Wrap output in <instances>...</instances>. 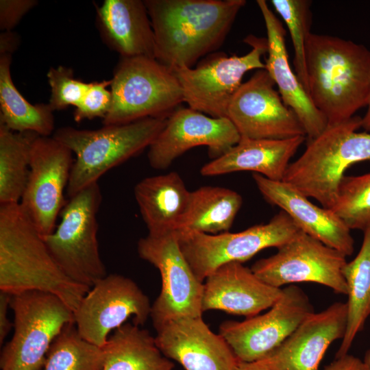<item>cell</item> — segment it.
I'll return each instance as SVG.
<instances>
[{"label": "cell", "mask_w": 370, "mask_h": 370, "mask_svg": "<svg viewBox=\"0 0 370 370\" xmlns=\"http://www.w3.org/2000/svg\"><path fill=\"white\" fill-rule=\"evenodd\" d=\"M156 59L171 70L193 68L225 41L245 0H145Z\"/></svg>", "instance_id": "obj_1"}, {"label": "cell", "mask_w": 370, "mask_h": 370, "mask_svg": "<svg viewBox=\"0 0 370 370\" xmlns=\"http://www.w3.org/2000/svg\"><path fill=\"white\" fill-rule=\"evenodd\" d=\"M308 94L328 125L344 122L370 101V50L310 33L306 46Z\"/></svg>", "instance_id": "obj_2"}, {"label": "cell", "mask_w": 370, "mask_h": 370, "mask_svg": "<svg viewBox=\"0 0 370 370\" xmlns=\"http://www.w3.org/2000/svg\"><path fill=\"white\" fill-rule=\"evenodd\" d=\"M89 290L62 270L19 204L0 205V291L51 293L75 312Z\"/></svg>", "instance_id": "obj_3"}, {"label": "cell", "mask_w": 370, "mask_h": 370, "mask_svg": "<svg viewBox=\"0 0 370 370\" xmlns=\"http://www.w3.org/2000/svg\"><path fill=\"white\" fill-rule=\"evenodd\" d=\"M361 119H351L328 125L309 140L303 153L290 163L282 181L322 207L334 206L345 171L352 164L370 161V132H358Z\"/></svg>", "instance_id": "obj_4"}, {"label": "cell", "mask_w": 370, "mask_h": 370, "mask_svg": "<svg viewBox=\"0 0 370 370\" xmlns=\"http://www.w3.org/2000/svg\"><path fill=\"white\" fill-rule=\"evenodd\" d=\"M167 119L145 118L96 130L70 126L56 130L52 136L76 156L66 188L69 197L98 182L107 171L149 147Z\"/></svg>", "instance_id": "obj_5"}, {"label": "cell", "mask_w": 370, "mask_h": 370, "mask_svg": "<svg viewBox=\"0 0 370 370\" xmlns=\"http://www.w3.org/2000/svg\"><path fill=\"white\" fill-rule=\"evenodd\" d=\"M112 103L103 125L168 119L184 102L173 71L147 57L121 58L111 79Z\"/></svg>", "instance_id": "obj_6"}, {"label": "cell", "mask_w": 370, "mask_h": 370, "mask_svg": "<svg viewBox=\"0 0 370 370\" xmlns=\"http://www.w3.org/2000/svg\"><path fill=\"white\" fill-rule=\"evenodd\" d=\"M101 201L98 182L79 191L63 207L60 222L53 232L42 237L65 274L90 288L108 275L97 238V213Z\"/></svg>", "instance_id": "obj_7"}, {"label": "cell", "mask_w": 370, "mask_h": 370, "mask_svg": "<svg viewBox=\"0 0 370 370\" xmlns=\"http://www.w3.org/2000/svg\"><path fill=\"white\" fill-rule=\"evenodd\" d=\"M14 334L3 347L1 370H42L54 339L74 312L58 297L32 291L12 295Z\"/></svg>", "instance_id": "obj_8"}, {"label": "cell", "mask_w": 370, "mask_h": 370, "mask_svg": "<svg viewBox=\"0 0 370 370\" xmlns=\"http://www.w3.org/2000/svg\"><path fill=\"white\" fill-rule=\"evenodd\" d=\"M300 231L281 210L268 223L236 233L175 232L184 256L197 278L203 282L220 266L232 262L243 263L266 248L278 249Z\"/></svg>", "instance_id": "obj_9"}, {"label": "cell", "mask_w": 370, "mask_h": 370, "mask_svg": "<svg viewBox=\"0 0 370 370\" xmlns=\"http://www.w3.org/2000/svg\"><path fill=\"white\" fill-rule=\"evenodd\" d=\"M244 42L252 47L244 56L213 53L195 68L173 70L182 88L184 102L189 108L213 118L227 117L230 102L244 75L253 69H265L261 58L267 53V38L249 35Z\"/></svg>", "instance_id": "obj_10"}, {"label": "cell", "mask_w": 370, "mask_h": 370, "mask_svg": "<svg viewBox=\"0 0 370 370\" xmlns=\"http://www.w3.org/2000/svg\"><path fill=\"white\" fill-rule=\"evenodd\" d=\"M137 251L140 258L158 269L161 276V291L150 313L155 329L174 319L202 317L204 284L184 256L176 232L148 233L139 239Z\"/></svg>", "instance_id": "obj_11"}, {"label": "cell", "mask_w": 370, "mask_h": 370, "mask_svg": "<svg viewBox=\"0 0 370 370\" xmlns=\"http://www.w3.org/2000/svg\"><path fill=\"white\" fill-rule=\"evenodd\" d=\"M346 256L300 231L278 251L256 261L252 271L276 287L308 282L324 285L338 294H347L343 275Z\"/></svg>", "instance_id": "obj_12"}, {"label": "cell", "mask_w": 370, "mask_h": 370, "mask_svg": "<svg viewBox=\"0 0 370 370\" xmlns=\"http://www.w3.org/2000/svg\"><path fill=\"white\" fill-rule=\"evenodd\" d=\"M314 312L307 295L291 284L282 288L281 295L267 312L242 321H224L219 334L238 361H258L279 347Z\"/></svg>", "instance_id": "obj_13"}, {"label": "cell", "mask_w": 370, "mask_h": 370, "mask_svg": "<svg viewBox=\"0 0 370 370\" xmlns=\"http://www.w3.org/2000/svg\"><path fill=\"white\" fill-rule=\"evenodd\" d=\"M148 297L132 279L117 273L108 274L85 295L74 312L79 335L103 347L110 332L132 317L133 323L143 325L150 317Z\"/></svg>", "instance_id": "obj_14"}, {"label": "cell", "mask_w": 370, "mask_h": 370, "mask_svg": "<svg viewBox=\"0 0 370 370\" xmlns=\"http://www.w3.org/2000/svg\"><path fill=\"white\" fill-rule=\"evenodd\" d=\"M73 162L72 151L53 136H38L34 140L29 175L19 204L42 237L56 227Z\"/></svg>", "instance_id": "obj_15"}, {"label": "cell", "mask_w": 370, "mask_h": 370, "mask_svg": "<svg viewBox=\"0 0 370 370\" xmlns=\"http://www.w3.org/2000/svg\"><path fill=\"white\" fill-rule=\"evenodd\" d=\"M266 69L242 83L227 108L228 118L241 138L285 139L306 136L296 114L283 102Z\"/></svg>", "instance_id": "obj_16"}, {"label": "cell", "mask_w": 370, "mask_h": 370, "mask_svg": "<svg viewBox=\"0 0 370 370\" xmlns=\"http://www.w3.org/2000/svg\"><path fill=\"white\" fill-rule=\"evenodd\" d=\"M240 139L228 118H213L189 107H180L148 147V160L152 168L165 169L186 151L198 146H207L210 156L215 159Z\"/></svg>", "instance_id": "obj_17"}, {"label": "cell", "mask_w": 370, "mask_h": 370, "mask_svg": "<svg viewBox=\"0 0 370 370\" xmlns=\"http://www.w3.org/2000/svg\"><path fill=\"white\" fill-rule=\"evenodd\" d=\"M156 330L160 352L185 370H235L239 362L226 341L210 330L202 317L174 319Z\"/></svg>", "instance_id": "obj_18"}, {"label": "cell", "mask_w": 370, "mask_h": 370, "mask_svg": "<svg viewBox=\"0 0 370 370\" xmlns=\"http://www.w3.org/2000/svg\"><path fill=\"white\" fill-rule=\"evenodd\" d=\"M346 303L335 302L312 312L275 350L260 360L271 370H319L325 352L345 335Z\"/></svg>", "instance_id": "obj_19"}, {"label": "cell", "mask_w": 370, "mask_h": 370, "mask_svg": "<svg viewBox=\"0 0 370 370\" xmlns=\"http://www.w3.org/2000/svg\"><path fill=\"white\" fill-rule=\"evenodd\" d=\"M282 292V288L265 283L243 263L228 262L206 278L201 308L203 312L219 310L249 318L269 309Z\"/></svg>", "instance_id": "obj_20"}, {"label": "cell", "mask_w": 370, "mask_h": 370, "mask_svg": "<svg viewBox=\"0 0 370 370\" xmlns=\"http://www.w3.org/2000/svg\"><path fill=\"white\" fill-rule=\"evenodd\" d=\"M252 177L263 197L285 212L302 232L346 256L353 254L351 230L332 210L312 204L282 180H271L257 173Z\"/></svg>", "instance_id": "obj_21"}, {"label": "cell", "mask_w": 370, "mask_h": 370, "mask_svg": "<svg viewBox=\"0 0 370 370\" xmlns=\"http://www.w3.org/2000/svg\"><path fill=\"white\" fill-rule=\"evenodd\" d=\"M256 3L263 17L267 40L268 57L265 69L278 88L284 103L297 116L309 140L321 134L328 126L325 116L314 106L307 91L292 70L285 43L286 30L264 0Z\"/></svg>", "instance_id": "obj_22"}, {"label": "cell", "mask_w": 370, "mask_h": 370, "mask_svg": "<svg viewBox=\"0 0 370 370\" xmlns=\"http://www.w3.org/2000/svg\"><path fill=\"white\" fill-rule=\"evenodd\" d=\"M103 40L121 58H156V42L144 1L105 0L97 8Z\"/></svg>", "instance_id": "obj_23"}, {"label": "cell", "mask_w": 370, "mask_h": 370, "mask_svg": "<svg viewBox=\"0 0 370 370\" xmlns=\"http://www.w3.org/2000/svg\"><path fill=\"white\" fill-rule=\"evenodd\" d=\"M306 139L298 136L285 139L241 138L239 142L219 158L204 165V176L250 171L274 181H282L290 160Z\"/></svg>", "instance_id": "obj_24"}, {"label": "cell", "mask_w": 370, "mask_h": 370, "mask_svg": "<svg viewBox=\"0 0 370 370\" xmlns=\"http://www.w3.org/2000/svg\"><path fill=\"white\" fill-rule=\"evenodd\" d=\"M141 217L149 233L176 230L190 199L181 176L176 172L145 177L134 189Z\"/></svg>", "instance_id": "obj_25"}, {"label": "cell", "mask_w": 370, "mask_h": 370, "mask_svg": "<svg viewBox=\"0 0 370 370\" xmlns=\"http://www.w3.org/2000/svg\"><path fill=\"white\" fill-rule=\"evenodd\" d=\"M103 370H173L174 365L158 347L149 332L125 323L102 347Z\"/></svg>", "instance_id": "obj_26"}, {"label": "cell", "mask_w": 370, "mask_h": 370, "mask_svg": "<svg viewBox=\"0 0 370 370\" xmlns=\"http://www.w3.org/2000/svg\"><path fill=\"white\" fill-rule=\"evenodd\" d=\"M243 203L241 196L230 188L205 186L191 191L187 211L175 232L210 234L227 232Z\"/></svg>", "instance_id": "obj_27"}, {"label": "cell", "mask_w": 370, "mask_h": 370, "mask_svg": "<svg viewBox=\"0 0 370 370\" xmlns=\"http://www.w3.org/2000/svg\"><path fill=\"white\" fill-rule=\"evenodd\" d=\"M12 56H0V123L16 132L49 136L55 128L53 110L48 103H30L13 83Z\"/></svg>", "instance_id": "obj_28"}, {"label": "cell", "mask_w": 370, "mask_h": 370, "mask_svg": "<svg viewBox=\"0 0 370 370\" xmlns=\"http://www.w3.org/2000/svg\"><path fill=\"white\" fill-rule=\"evenodd\" d=\"M363 232V241L358 254L347 262L343 268L347 286V322L336 358L348 353L355 337L370 316V225Z\"/></svg>", "instance_id": "obj_29"}, {"label": "cell", "mask_w": 370, "mask_h": 370, "mask_svg": "<svg viewBox=\"0 0 370 370\" xmlns=\"http://www.w3.org/2000/svg\"><path fill=\"white\" fill-rule=\"evenodd\" d=\"M38 136L13 132L0 123V205L19 204L29 175L32 145Z\"/></svg>", "instance_id": "obj_30"}, {"label": "cell", "mask_w": 370, "mask_h": 370, "mask_svg": "<svg viewBox=\"0 0 370 370\" xmlns=\"http://www.w3.org/2000/svg\"><path fill=\"white\" fill-rule=\"evenodd\" d=\"M102 347L83 338L74 323L64 326L47 353L44 370H103Z\"/></svg>", "instance_id": "obj_31"}, {"label": "cell", "mask_w": 370, "mask_h": 370, "mask_svg": "<svg viewBox=\"0 0 370 370\" xmlns=\"http://www.w3.org/2000/svg\"><path fill=\"white\" fill-rule=\"evenodd\" d=\"M332 210L349 230L364 231L370 225V173L344 176Z\"/></svg>", "instance_id": "obj_32"}, {"label": "cell", "mask_w": 370, "mask_h": 370, "mask_svg": "<svg viewBox=\"0 0 370 370\" xmlns=\"http://www.w3.org/2000/svg\"><path fill=\"white\" fill-rule=\"evenodd\" d=\"M276 12L284 20L289 31L294 49L295 73L308 92L306 66V46L310 32L311 1L308 0H272Z\"/></svg>", "instance_id": "obj_33"}, {"label": "cell", "mask_w": 370, "mask_h": 370, "mask_svg": "<svg viewBox=\"0 0 370 370\" xmlns=\"http://www.w3.org/2000/svg\"><path fill=\"white\" fill-rule=\"evenodd\" d=\"M47 77L51 88L48 104L53 111L69 106L76 107L90 86V83L75 78L73 71L64 66L51 67Z\"/></svg>", "instance_id": "obj_34"}, {"label": "cell", "mask_w": 370, "mask_h": 370, "mask_svg": "<svg viewBox=\"0 0 370 370\" xmlns=\"http://www.w3.org/2000/svg\"><path fill=\"white\" fill-rule=\"evenodd\" d=\"M111 79L91 82L79 103L75 107L73 119L76 122L100 117L108 113L112 103V93L107 87Z\"/></svg>", "instance_id": "obj_35"}, {"label": "cell", "mask_w": 370, "mask_h": 370, "mask_svg": "<svg viewBox=\"0 0 370 370\" xmlns=\"http://www.w3.org/2000/svg\"><path fill=\"white\" fill-rule=\"evenodd\" d=\"M35 0H1L0 29L11 31L36 4Z\"/></svg>", "instance_id": "obj_36"}, {"label": "cell", "mask_w": 370, "mask_h": 370, "mask_svg": "<svg viewBox=\"0 0 370 370\" xmlns=\"http://www.w3.org/2000/svg\"><path fill=\"white\" fill-rule=\"evenodd\" d=\"M12 295L0 291V344L2 345L4 340L13 327V323L8 318V308H10Z\"/></svg>", "instance_id": "obj_37"}, {"label": "cell", "mask_w": 370, "mask_h": 370, "mask_svg": "<svg viewBox=\"0 0 370 370\" xmlns=\"http://www.w3.org/2000/svg\"><path fill=\"white\" fill-rule=\"evenodd\" d=\"M323 370H369L363 360L348 354L337 358Z\"/></svg>", "instance_id": "obj_38"}, {"label": "cell", "mask_w": 370, "mask_h": 370, "mask_svg": "<svg viewBox=\"0 0 370 370\" xmlns=\"http://www.w3.org/2000/svg\"><path fill=\"white\" fill-rule=\"evenodd\" d=\"M19 36L12 30L3 31L0 34V56L10 55L19 46Z\"/></svg>", "instance_id": "obj_39"}, {"label": "cell", "mask_w": 370, "mask_h": 370, "mask_svg": "<svg viewBox=\"0 0 370 370\" xmlns=\"http://www.w3.org/2000/svg\"><path fill=\"white\" fill-rule=\"evenodd\" d=\"M235 370H271L266 364L261 360L254 362L239 361Z\"/></svg>", "instance_id": "obj_40"}, {"label": "cell", "mask_w": 370, "mask_h": 370, "mask_svg": "<svg viewBox=\"0 0 370 370\" xmlns=\"http://www.w3.org/2000/svg\"><path fill=\"white\" fill-rule=\"evenodd\" d=\"M367 107V112L361 119V127L363 128L365 132H370V101Z\"/></svg>", "instance_id": "obj_41"}, {"label": "cell", "mask_w": 370, "mask_h": 370, "mask_svg": "<svg viewBox=\"0 0 370 370\" xmlns=\"http://www.w3.org/2000/svg\"><path fill=\"white\" fill-rule=\"evenodd\" d=\"M363 361L370 370V349L366 352Z\"/></svg>", "instance_id": "obj_42"}]
</instances>
